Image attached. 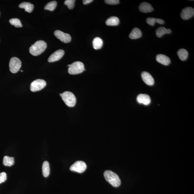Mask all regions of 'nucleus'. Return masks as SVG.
Listing matches in <instances>:
<instances>
[{"label":"nucleus","instance_id":"412c9836","mask_svg":"<svg viewBox=\"0 0 194 194\" xmlns=\"http://www.w3.org/2000/svg\"><path fill=\"white\" fill-rule=\"evenodd\" d=\"M103 44L102 40L99 37H96L94 38L92 41L94 48L95 50L101 49L102 47Z\"/></svg>","mask_w":194,"mask_h":194},{"label":"nucleus","instance_id":"bb28decb","mask_svg":"<svg viewBox=\"0 0 194 194\" xmlns=\"http://www.w3.org/2000/svg\"><path fill=\"white\" fill-rule=\"evenodd\" d=\"M7 179V174L5 172H1L0 173V184L5 182Z\"/></svg>","mask_w":194,"mask_h":194},{"label":"nucleus","instance_id":"b1692460","mask_svg":"<svg viewBox=\"0 0 194 194\" xmlns=\"http://www.w3.org/2000/svg\"><path fill=\"white\" fill-rule=\"evenodd\" d=\"M57 6L56 1H50L47 3L44 7L45 10L50 11H53L55 10Z\"/></svg>","mask_w":194,"mask_h":194},{"label":"nucleus","instance_id":"423d86ee","mask_svg":"<svg viewBox=\"0 0 194 194\" xmlns=\"http://www.w3.org/2000/svg\"><path fill=\"white\" fill-rule=\"evenodd\" d=\"M21 66V62L19 59L17 57H13L10 59L9 67L10 71L12 73H17L20 70Z\"/></svg>","mask_w":194,"mask_h":194},{"label":"nucleus","instance_id":"5701e85b","mask_svg":"<svg viewBox=\"0 0 194 194\" xmlns=\"http://www.w3.org/2000/svg\"><path fill=\"white\" fill-rule=\"evenodd\" d=\"M15 163L14 158L13 157L5 156L3 159V164L6 166L11 167Z\"/></svg>","mask_w":194,"mask_h":194},{"label":"nucleus","instance_id":"4468645a","mask_svg":"<svg viewBox=\"0 0 194 194\" xmlns=\"http://www.w3.org/2000/svg\"><path fill=\"white\" fill-rule=\"evenodd\" d=\"M140 12L143 13H149L153 11L154 9L150 4L147 2H144L141 3L139 6Z\"/></svg>","mask_w":194,"mask_h":194},{"label":"nucleus","instance_id":"f257e3e1","mask_svg":"<svg viewBox=\"0 0 194 194\" xmlns=\"http://www.w3.org/2000/svg\"><path fill=\"white\" fill-rule=\"evenodd\" d=\"M47 43L44 41H38L30 47L29 52L33 56H38L43 53L47 48Z\"/></svg>","mask_w":194,"mask_h":194},{"label":"nucleus","instance_id":"f03ea898","mask_svg":"<svg viewBox=\"0 0 194 194\" xmlns=\"http://www.w3.org/2000/svg\"><path fill=\"white\" fill-rule=\"evenodd\" d=\"M104 175L106 181L113 187H117L121 185V180L118 175L115 172L111 170H106Z\"/></svg>","mask_w":194,"mask_h":194},{"label":"nucleus","instance_id":"a211bd4d","mask_svg":"<svg viewBox=\"0 0 194 194\" xmlns=\"http://www.w3.org/2000/svg\"><path fill=\"white\" fill-rule=\"evenodd\" d=\"M42 172L43 176L47 177L50 173V165L48 161H45L42 165Z\"/></svg>","mask_w":194,"mask_h":194},{"label":"nucleus","instance_id":"c756f323","mask_svg":"<svg viewBox=\"0 0 194 194\" xmlns=\"http://www.w3.org/2000/svg\"><path fill=\"white\" fill-rule=\"evenodd\" d=\"M21 72H23V70H21Z\"/></svg>","mask_w":194,"mask_h":194},{"label":"nucleus","instance_id":"9d476101","mask_svg":"<svg viewBox=\"0 0 194 194\" xmlns=\"http://www.w3.org/2000/svg\"><path fill=\"white\" fill-rule=\"evenodd\" d=\"M64 51L63 50L60 49L57 50L49 57L48 59V62H53L59 61L64 56Z\"/></svg>","mask_w":194,"mask_h":194},{"label":"nucleus","instance_id":"f3484780","mask_svg":"<svg viewBox=\"0 0 194 194\" xmlns=\"http://www.w3.org/2000/svg\"><path fill=\"white\" fill-rule=\"evenodd\" d=\"M19 7L20 8H24L25 11L28 13H31L33 10L34 6L29 2H24L20 4Z\"/></svg>","mask_w":194,"mask_h":194},{"label":"nucleus","instance_id":"9b49d317","mask_svg":"<svg viewBox=\"0 0 194 194\" xmlns=\"http://www.w3.org/2000/svg\"><path fill=\"white\" fill-rule=\"evenodd\" d=\"M137 101L140 104H143L144 105H149L151 103L150 96L146 94H140L137 98Z\"/></svg>","mask_w":194,"mask_h":194},{"label":"nucleus","instance_id":"4be33fe9","mask_svg":"<svg viewBox=\"0 0 194 194\" xmlns=\"http://www.w3.org/2000/svg\"><path fill=\"white\" fill-rule=\"evenodd\" d=\"M177 54L180 59L182 61H184L187 59L188 55V52L184 49H181L179 50Z\"/></svg>","mask_w":194,"mask_h":194},{"label":"nucleus","instance_id":"2eb2a0df","mask_svg":"<svg viewBox=\"0 0 194 194\" xmlns=\"http://www.w3.org/2000/svg\"><path fill=\"white\" fill-rule=\"evenodd\" d=\"M142 33L141 30L137 27H135L129 35V38L132 39H136L141 37Z\"/></svg>","mask_w":194,"mask_h":194},{"label":"nucleus","instance_id":"0eeeda50","mask_svg":"<svg viewBox=\"0 0 194 194\" xmlns=\"http://www.w3.org/2000/svg\"><path fill=\"white\" fill-rule=\"evenodd\" d=\"M86 168H87V165L84 162L78 161L75 162L70 166V170L72 171L81 173L85 171Z\"/></svg>","mask_w":194,"mask_h":194},{"label":"nucleus","instance_id":"a878e982","mask_svg":"<svg viewBox=\"0 0 194 194\" xmlns=\"http://www.w3.org/2000/svg\"><path fill=\"white\" fill-rule=\"evenodd\" d=\"M75 1V0H66L64 1V3L67 6L69 9L72 10L74 7Z\"/></svg>","mask_w":194,"mask_h":194},{"label":"nucleus","instance_id":"ddd939ff","mask_svg":"<svg viewBox=\"0 0 194 194\" xmlns=\"http://www.w3.org/2000/svg\"><path fill=\"white\" fill-rule=\"evenodd\" d=\"M156 60L158 63L165 66H167L170 64V58L166 55L159 54L156 57Z\"/></svg>","mask_w":194,"mask_h":194},{"label":"nucleus","instance_id":"f8f14e48","mask_svg":"<svg viewBox=\"0 0 194 194\" xmlns=\"http://www.w3.org/2000/svg\"><path fill=\"white\" fill-rule=\"evenodd\" d=\"M141 77L143 81L147 85L152 86L154 84V80L152 75L147 72H144L141 73Z\"/></svg>","mask_w":194,"mask_h":194},{"label":"nucleus","instance_id":"6ab92c4d","mask_svg":"<svg viewBox=\"0 0 194 194\" xmlns=\"http://www.w3.org/2000/svg\"><path fill=\"white\" fill-rule=\"evenodd\" d=\"M119 20L117 17L113 16L110 17L106 21V24L109 26H115L118 25Z\"/></svg>","mask_w":194,"mask_h":194},{"label":"nucleus","instance_id":"6e6552de","mask_svg":"<svg viewBox=\"0 0 194 194\" xmlns=\"http://www.w3.org/2000/svg\"><path fill=\"white\" fill-rule=\"evenodd\" d=\"M54 34L56 38L65 43L70 42L71 40V37L70 34L65 33L60 30H56L54 32Z\"/></svg>","mask_w":194,"mask_h":194},{"label":"nucleus","instance_id":"aec40b11","mask_svg":"<svg viewBox=\"0 0 194 194\" xmlns=\"http://www.w3.org/2000/svg\"><path fill=\"white\" fill-rule=\"evenodd\" d=\"M146 22L151 26H154L156 23H158L161 24H164L165 23L164 21L163 20L151 17L147 18L146 19Z\"/></svg>","mask_w":194,"mask_h":194},{"label":"nucleus","instance_id":"39448f33","mask_svg":"<svg viewBox=\"0 0 194 194\" xmlns=\"http://www.w3.org/2000/svg\"><path fill=\"white\" fill-rule=\"evenodd\" d=\"M46 86V81L42 79H37L32 82L30 84V90L35 92L42 90Z\"/></svg>","mask_w":194,"mask_h":194},{"label":"nucleus","instance_id":"20e7f679","mask_svg":"<svg viewBox=\"0 0 194 194\" xmlns=\"http://www.w3.org/2000/svg\"><path fill=\"white\" fill-rule=\"evenodd\" d=\"M61 96L65 103L68 107H73L76 104V98L72 92L70 91L64 92L61 94Z\"/></svg>","mask_w":194,"mask_h":194},{"label":"nucleus","instance_id":"cd10ccee","mask_svg":"<svg viewBox=\"0 0 194 194\" xmlns=\"http://www.w3.org/2000/svg\"><path fill=\"white\" fill-rule=\"evenodd\" d=\"M104 1L106 4L110 5H116L119 3V1L118 0H106Z\"/></svg>","mask_w":194,"mask_h":194},{"label":"nucleus","instance_id":"7ed1b4c3","mask_svg":"<svg viewBox=\"0 0 194 194\" xmlns=\"http://www.w3.org/2000/svg\"><path fill=\"white\" fill-rule=\"evenodd\" d=\"M69 67L68 72L70 75L79 74L85 70L84 64L81 61H75L71 64L68 65Z\"/></svg>","mask_w":194,"mask_h":194},{"label":"nucleus","instance_id":"dca6fc26","mask_svg":"<svg viewBox=\"0 0 194 194\" xmlns=\"http://www.w3.org/2000/svg\"><path fill=\"white\" fill-rule=\"evenodd\" d=\"M172 32L170 29H167L165 27H161L157 29L156 35L158 38H161L165 34H170Z\"/></svg>","mask_w":194,"mask_h":194},{"label":"nucleus","instance_id":"393cba45","mask_svg":"<svg viewBox=\"0 0 194 194\" xmlns=\"http://www.w3.org/2000/svg\"><path fill=\"white\" fill-rule=\"evenodd\" d=\"M9 22L11 25L15 26V27H22L20 21L18 18H12L10 20Z\"/></svg>","mask_w":194,"mask_h":194},{"label":"nucleus","instance_id":"1a4fd4ad","mask_svg":"<svg viewBox=\"0 0 194 194\" xmlns=\"http://www.w3.org/2000/svg\"><path fill=\"white\" fill-rule=\"evenodd\" d=\"M194 15V8L192 7H187L185 8L181 11V17L183 20H187L193 17Z\"/></svg>","mask_w":194,"mask_h":194},{"label":"nucleus","instance_id":"c85d7f7f","mask_svg":"<svg viewBox=\"0 0 194 194\" xmlns=\"http://www.w3.org/2000/svg\"><path fill=\"white\" fill-rule=\"evenodd\" d=\"M93 1V0H83L82 1L83 4H84V5L90 3H91Z\"/></svg>","mask_w":194,"mask_h":194}]
</instances>
